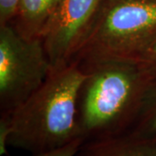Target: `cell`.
Instances as JSON below:
<instances>
[{
  "label": "cell",
  "instance_id": "6da1fadb",
  "mask_svg": "<svg viewBox=\"0 0 156 156\" xmlns=\"http://www.w3.org/2000/svg\"><path fill=\"white\" fill-rule=\"evenodd\" d=\"M85 76V70L75 61L52 69L32 95L5 113L10 120L8 146L36 154L83 137L77 99Z\"/></svg>",
  "mask_w": 156,
  "mask_h": 156
},
{
  "label": "cell",
  "instance_id": "7a4b0ae2",
  "mask_svg": "<svg viewBox=\"0 0 156 156\" xmlns=\"http://www.w3.org/2000/svg\"><path fill=\"white\" fill-rule=\"evenodd\" d=\"M79 89L77 120L85 140L133 128L152 80L138 62H107L84 69Z\"/></svg>",
  "mask_w": 156,
  "mask_h": 156
},
{
  "label": "cell",
  "instance_id": "3957f363",
  "mask_svg": "<svg viewBox=\"0 0 156 156\" xmlns=\"http://www.w3.org/2000/svg\"><path fill=\"white\" fill-rule=\"evenodd\" d=\"M155 39L156 0H102L73 61L83 69L107 62H138Z\"/></svg>",
  "mask_w": 156,
  "mask_h": 156
},
{
  "label": "cell",
  "instance_id": "277c9868",
  "mask_svg": "<svg viewBox=\"0 0 156 156\" xmlns=\"http://www.w3.org/2000/svg\"><path fill=\"white\" fill-rule=\"evenodd\" d=\"M52 67L41 37L27 38L0 26V110L10 113L46 80Z\"/></svg>",
  "mask_w": 156,
  "mask_h": 156
},
{
  "label": "cell",
  "instance_id": "5b68a950",
  "mask_svg": "<svg viewBox=\"0 0 156 156\" xmlns=\"http://www.w3.org/2000/svg\"><path fill=\"white\" fill-rule=\"evenodd\" d=\"M102 0H61L41 38L52 69L70 63L89 33Z\"/></svg>",
  "mask_w": 156,
  "mask_h": 156
},
{
  "label": "cell",
  "instance_id": "8992f818",
  "mask_svg": "<svg viewBox=\"0 0 156 156\" xmlns=\"http://www.w3.org/2000/svg\"><path fill=\"white\" fill-rule=\"evenodd\" d=\"M75 156H156V134L131 128L122 134L87 140Z\"/></svg>",
  "mask_w": 156,
  "mask_h": 156
},
{
  "label": "cell",
  "instance_id": "52a82bcc",
  "mask_svg": "<svg viewBox=\"0 0 156 156\" xmlns=\"http://www.w3.org/2000/svg\"><path fill=\"white\" fill-rule=\"evenodd\" d=\"M61 0H20L16 15L10 23L27 38L41 37V34Z\"/></svg>",
  "mask_w": 156,
  "mask_h": 156
},
{
  "label": "cell",
  "instance_id": "ba28073f",
  "mask_svg": "<svg viewBox=\"0 0 156 156\" xmlns=\"http://www.w3.org/2000/svg\"><path fill=\"white\" fill-rule=\"evenodd\" d=\"M133 129L147 134H156V81L152 82L144 105Z\"/></svg>",
  "mask_w": 156,
  "mask_h": 156
},
{
  "label": "cell",
  "instance_id": "9c48e42d",
  "mask_svg": "<svg viewBox=\"0 0 156 156\" xmlns=\"http://www.w3.org/2000/svg\"><path fill=\"white\" fill-rule=\"evenodd\" d=\"M138 63L150 77L152 82L156 81V39Z\"/></svg>",
  "mask_w": 156,
  "mask_h": 156
},
{
  "label": "cell",
  "instance_id": "30bf717a",
  "mask_svg": "<svg viewBox=\"0 0 156 156\" xmlns=\"http://www.w3.org/2000/svg\"><path fill=\"white\" fill-rule=\"evenodd\" d=\"M84 141H85V139L83 137H80V138L74 140L67 145L62 146L61 147L47 151V152L36 154L32 156H75ZM5 156H9V154Z\"/></svg>",
  "mask_w": 156,
  "mask_h": 156
},
{
  "label": "cell",
  "instance_id": "8fae6325",
  "mask_svg": "<svg viewBox=\"0 0 156 156\" xmlns=\"http://www.w3.org/2000/svg\"><path fill=\"white\" fill-rule=\"evenodd\" d=\"M20 0H0V26L10 24L16 15Z\"/></svg>",
  "mask_w": 156,
  "mask_h": 156
}]
</instances>
